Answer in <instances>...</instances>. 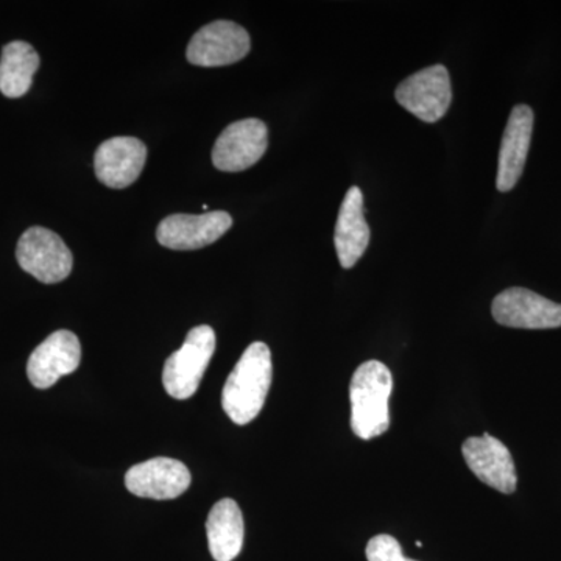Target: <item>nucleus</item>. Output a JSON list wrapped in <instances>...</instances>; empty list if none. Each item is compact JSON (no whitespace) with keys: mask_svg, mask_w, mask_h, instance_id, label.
Returning a JSON list of instances; mask_svg holds the SVG:
<instances>
[{"mask_svg":"<svg viewBox=\"0 0 561 561\" xmlns=\"http://www.w3.org/2000/svg\"><path fill=\"white\" fill-rule=\"evenodd\" d=\"M496 323L518 330H553L561 327V305L523 287L501 291L491 305Z\"/></svg>","mask_w":561,"mask_h":561,"instance_id":"nucleus-7","label":"nucleus"},{"mask_svg":"<svg viewBox=\"0 0 561 561\" xmlns=\"http://www.w3.org/2000/svg\"><path fill=\"white\" fill-rule=\"evenodd\" d=\"M393 378L379 360L364 362L350 386L351 427L362 440H371L389 431V400Z\"/></svg>","mask_w":561,"mask_h":561,"instance_id":"nucleus-2","label":"nucleus"},{"mask_svg":"<svg viewBox=\"0 0 561 561\" xmlns=\"http://www.w3.org/2000/svg\"><path fill=\"white\" fill-rule=\"evenodd\" d=\"M80 362L79 337L70 331H57L33 351L27 364V376L36 389H50L62 376L76 371Z\"/></svg>","mask_w":561,"mask_h":561,"instance_id":"nucleus-11","label":"nucleus"},{"mask_svg":"<svg viewBox=\"0 0 561 561\" xmlns=\"http://www.w3.org/2000/svg\"><path fill=\"white\" fill-rule=\"evenodd\" d=\"M394 98L402 108L426 124L438 122L453 102L451 79L443 65L430 66L401 81Z\"/></svg>","mask_w":561,"mask_h":561,"instance_id":"nucleus-5","label":"nucleus"},{"mask_svg":"<svg viewBox=\"0 0 561 561\" xmlns=\"http://www.w3.org/2000/svg\"><path fill=\"white\" fill-rule=\"evenodd\" d=\"M370 234L364 216V194L357 186L350 187L339 210L334 232L335 251L343 268H353L364 256Z\"/></svg>","mask_w":561,"mask_h":561,"instance_id":"nucleus-15","label":"nucleus"},{"mask_svg":"<svg viewBox=\"0 0 561 561\" xmlns=\"http://www.w3.org/2000/svg\"><path fill=\"white\" fill-rule=\"evenodd\" d=\"M232 227V217L225 210L198 214H173L158 227L157 238L171 250H198L219 241Z\"/></svg>","mask_w":561,"mask_h":561,"instance_id":"nucleus-9","label":"nucleus"},{"mask_svg":"<svg viewBox=\"0 0 561 561\" xmlns=\"http://www.w3.org/2000/svg\"><path fill=\"white\" fill-rule=\"evenodd\" d=\"M368 561H415L405 559L401 545L391 535H376L367 545Z\"/></svg>","mask_w":561,"mask_h":561,"instance_id":"nucleus-18","label":"nucleus"},{"mask_svg":"<svg viewBox=\"0 0 561 561\" xmlns=\"http://www.w3.org/2000/svg\"><path fill=\"white\" fill-rule=\"evenodd\" d=\"M461 454L479 481L504 494L515 493L516 468L507 446L493 435L470 437L461 445Z\"/></svg>","mask_w":561,"mask_h":561,"instance_id":"nucleus-10","label":"nucleus"},{"mask_svg":"<svg viewBox=\"0 0 561 561\" xmlns=\"http://www.w3.org/2000/svg\"><path fill=\"white\" fill-rule=\"evenodd\" d=\"M22 271L44 284H57L72 272L73 256L57 232L43 227L28 228L16 249Z\"/></svg>","mask_w":561,"mask_h":561,"instance_id":"nucleus-4","label":"nucleus"},{"mask_svg":"<svg viewBox=\"0 0 561 561\" xmlns=\"http://www.w3.org/2000/svg\"><path fill=\"white\" fill-rule=\"evenodd\" d=\"M534 111L527 105H516L508 117L502 136L496 187L500 192L512 191L524 172L529 154Z\"/></svg>","mask_w":561,"mask_h":561,"instance_id":"nucleus-14","label":"nucleus"},{"mask_svg":"<svg viewBox=\"0 0 561 561\" xmlns=\"http://www.w3.org/2000/svg\"><path fill=\"white\" fill-rule=\"evenodd\" d=\"M146 161L147 147L142 140L117 136L105 140L95 151V175L111 190H124L139 179Z\"/></svg>","mask_w":561,"mask_h":561,"instance_id":"nucleus-13","label":"nucleus"},{"mask_svg":"<svg viewBox=\"0 0 561 561\" xmlns=\"http://www.w3.org/2000/svg\"><path fill=\"white\" fill-rule=\"evenodd\" d=\"M273 379L272 353L265 343L243 351L221 391V408L232 423L245 426L260 415Z\"/></svg>","mask_w":561,"mask_h":561,"instance_id":"nucleus-1","label":"nucleus"},{"mask_svg":"<svg viewBox=\"0 0 561 561\" xmlns=\"http://www.w3.org/2000/svg\"><path fill=\"white\" fill-rule=\"evenodd\" d=\"M191 479L190 470L180 460L157 457L131 467L125 476V485L136 496L168 501L190 489Z\"/></svg>","mask_w":561,"mask_h":561,"instance_id":"nucleus-12","label":"nucleus"},{"mask_svg":"<svg viewBox=\"0 0 561 561\" xmlns=\"http://www.w3.org/2000/svg\"><path fill=\"white\" fill-rule=\"evenodd\" d=\"M38 68L39 55L31 44L24 41L7 44L0 57V92L9 99L27 94Z\"/></svg>","mask_w":561,"mask_h":561,"instance_id":"nucleus-17","label":"nucleus"},{"mask_svg":"<svg viewBox=\"0 0 561 561\" xmlns=\"http://www.w3.org/2000/svg\"><path fill=\"white\" fill-rule=\"evenodd\" d=\"M250 49V35L242 25L231 21H216L192 36L186 57L191 65L219 68L241 61Z\"/></svg>","mask_w":561,"mask_h":561,"instance_id":"nucleus-6","label":"nucleus"},{"mask_svg":"<svg viewBox=\"0 0 561 561\" xmlns=\"http://www.w3.org/2000/svg\"><path fill=\"white\" fill-rule=\"evenodd\" d=\"M268 147L267 125L243 119L228 125L213 149V162L221 172H242L256 164Z\"/></svg>","mask_w":561,"mask_h":561,"instance_id":"nucleus-8","label":"nucleus"},{"mask_svg":"<svg viewBox=\"0 0 561 561\" xmlns=\"http://www.w3.org/2000/svg\"><path fill=\"white\" fill-rule=\"evenodd\" d=\"M209 552L216 561H232L242 551L245 526L238 502L221 500L210 508L208 522Z\"/></svg>","mask_w":561,"mask_h":561,"instance_id":"nucleus-16","label":"nucleus"},{"mask_svg":"<svg viewBox=\"0 0 561 561\" xmlns=\"http://www.w3.org/2000/svg\"><path fill=\"white\" fill-rule=\"evenodd\" d=\"M216 351V332L202 324L187 334L179 351L165 360L162 371L164 389L175 400H187L201 387L203 375L208 370Z\"/></svg>","mask_w":561,"mask_h":561,"instance_id":"nucleus-3","label":"nucleus"}]
</instances>
